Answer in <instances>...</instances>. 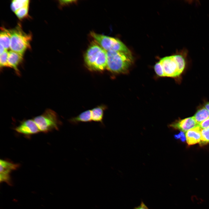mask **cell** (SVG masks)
<instances>
[{"label": "cell", "mask_w": 209, "mask_h": 209, "mask_svg": "<svg viewBox=\"0 0 209 209\" xmlns=\"http://www.w3.org/2000/svg\"><path fill=\"white\" fill-rule=\"evenodd\" d=\"M209 143V127L202 129L201 130V141L199 143L201 145Z\"/></svg>", "instance_id": "e0dca14e"}, {"label": "cell", "mask_w": 209, "mask_h": 209, "mask_svg": "<svg viewBox=\"0 0 209 209\" xmlns=\"http://www.w3.org/2000/svg\"><path fill=\"white\" fill-rule=\"evenodd\" d=\"M0 33V45L7 50L10 48V35L8 30L2 28Z\"/></svg>", "instance_id": "5bb4252c"}, {"label": "cell", "mask_w": 209, "mask_h": 209, "mask_svg": "<svg viewBox=\"0 0 209 209\" xmlns=\"http://www.w3.org/2000/svg\"><path fill=\"white\" fill-rule=\"evenodd\" d=\"M19 164L14 163L3 159L0 160V181L10 184V174L19 167Z\"/></svg>", "instance_id": "ba28073f"}, {"label": "cell", "mask_w": 209, "mask_h": 209, "mask_svg": "<svg viewBox=\"0 0 209 209\" xmlns=\"http://www.w3.org/2000/svg\"><path fill=\"white\" fill-rule=\"evenodd\" d=\"M15 129L17 132L26 135L34 134L40 132L37 125L32 119L23 121Z\"/></svg>", "instance_id": "52a82bcc"}, {"label": "cell", "mask_w": 209, "mask_h": 209, "mask_svg": "<svg viewBox=\"0 0 209 209\" xmlns=\"http://www.w3.org/2000/svg\"><path fill=\"white\" fill-rule=\"evenodd\" d=\"M193 117L197 124L199 125L209 118V111L204 107L199 109Z\"/></svg>", "instance_id": "9a60e30c"}, {"label": "cell", "mask_w": 209, "mask_h": 209, "mask_svg": "<svg viewBox=\"0 0 209 209\" xmlns=\"http://www.w3.org/2000/svg\"><path fill=\"white\" fill-rule=\"evenodd\" d=\"M201 129L198 125L186 132V140L189 145H192L200 143L201 141Z\"/></svg>", "instance_id": "30bf717a"}, {"label": "cell", "mask_w": 209, "mask_h": 209, "mask_svg": "<svg viewBox=\"0 0 209 209\" xmlns=\"http://www.w3.org/2000/svg\"><path fill=\"white\" fill-rule=\"evenodd\" d=\"M6 50L5 48L1 45H0V54L2 53Z\"/></svg>", "instance_id": "603a6c76"}, {"label": "cell", "mask_w": 209, "mask_h": 209, "mask_svg": "<svg viewBox=\"0 0 209 209\" xmlns=\"http://www.w3.org/2000/svg\"><path fill=\"white\" fill-rule=\"evenodd\" d=\"M106 51V68L109 71L115 74H123L127 72L133 62V57L129 50Z\"/></svg>", "instance_id": "7a4b0ae2"}, {"label": "cell", "mask_w": 209, "mask_h": 209, "mask_svg": "<svg viewBox=\"0 0 209 209\" xmlns=\"http://www.w3.org/2000/svg\"><path fill=\"white\" fill-rule=\"evenodd\" d=\"M84 60L86 66L91 71H102L107 68V51L96 41L89 46Z\"/></svg>", "instance_id": "3957f363"}, {"label": "cell", "mask_w": 209, "mask_h": 209, "mask_svg": "<svg viewBox=\"0 0 209 209\" xmlns=\"http://www.w3.org/2000/svg\"><path fill=\"white\" fill-rule=\"evenodd\" d=\"M28 4L19 8L15 12L17 16L19 19H23L28 16Z\"/></svg>", "instance_id": "ac0fdd59"}, {"label": "cell", "mask_w": 209, "mask_h": 209, "mask_svg": "<svg viewBox=\"0 0 209 209\" xmlns=\"http://www.w3.org/2000/svg\"><path fill=\"white\" fill-rule=\"evenodd\" d=\"M204 107L209 111V102L206 103Z\"/></svg>", "instance_id": "cb8c5ba5"}, {"label": "cell", "mask_w": 209, "mask_h": 209, "mask_svg": "<svg viewBox=\"0 0 209 209\" xmlns=\"http://www.w3.org/2000/svg\"><path fill=\"white\" fill-rule=\"evenodd\" d=\"M8 52L6 50L0 54V66L1 68L9 67L8 63Z\"/></svg>", "instance_id": "d6986e66"}, {"label": "cell", "mask_w": 209, "mask_h": 209, "mask_svg": "<svg viewBox=\"0 0 209 209\" xmlns=\"http://www.w3.org/2000/svg\"><path fill=\"white\" fill-rule=\"evenodd\" d=\"M23 55L16 52L10 51L8 52V63L9 67L13 68L16 73L20 75L18 68V65L22 62Z\"/></svg>", "instance_id": "8fae6325"}, {"label": "cell", "mask_w": 209, "mask_h": 209, "mask_svg": "<svg viewBox=\"0 0 209 209\" xmlns=\"http://www.w3.org/2000/svg\"><path fill=\"white\" fill-rule=\"evenodd\" d=\"M29 1L28 0H14L12 1L11 8L15 12L19 8L29 4Z\"/></svg>", "instance_id": "2e32d148"}, {"label": "cell", "mask_w": 209, "mask_h": 209, "mask_svg": "<svg viewBox=\"0 0 209 209\" xmlns=\"http://www.w3.org/2000/svg\"><path fill=\"white\" fill-rule=\"evenodd\" d=\"M105 105L98 106L91 110L92 121L103 123L104 112L105 109Z\"/></svg>", "instance_id": "4fadbf2b"}, {"label": "cell", "mask_w": 209, "mask_h": 209, "mask_svg": "<svg viewBox=\"0 0 209 209\" xmlns=\"http://www.w3.org/2000/svg\"><path fill=\"white\" fill-rule=\"evenodd\" d=\"M33 119L40 132L44 133L58 130L62 123L56 112L51 109L46 110L42 115Z\"/></svg>", "instance_id": "5b68a950"}, {"label": "cell", "mask_w": 209, "mask_h": 209, "mask_svg": "<svg viewBox=\"0 0 209 209\" xmlns=\"http://www.w3.org/2000/svg\"><path fill=\"white\" fill-rule=\"evenodd\" d=\"M199 126L201 129L209 127V118L201 123Z\"/></svg>", "instance_id": "ffe728a7"}, {"label": "cell", "mask_w": 209, "mask_h": 209, "mask_svg": "<svg viewBox=\"0 0 209 209\" xmlns=\"http://www.w3.org/2000/svg\"><path fill=\"white\" fill-rule=\"evenodd\" d=\"M8 31L10 37L11 50L23 55L26 49L30 47L31 35L24 32L19 25Z\"/></svg>", "instance_id": "277c9868"}, {"label": "cell", "mask_w": 209, "mask_h": 209, "mask_svg": "<svg viewBox=\"0 0 209 209\" xmlns=\"http://www.w3.org/2000/svg\"><path fill=\"white\" fill-rule=\"evenodd\" d=\"M75 0H60L59 3L61 5L63 6L69 4L71 3H74Z\"/></svg>", "instance_id": "44dd1931"}, {"label": "cell", "mask_w": 209, "mask_h": 209, "mask_svg": "<svg viewBox=\"0 0 209 209\" xmlns=\"http://www.w3.org/2000/svg\"><path fill=\"white\" fill-rule=\"evenodd\" d=\"M133 209H149L143 201L139 206L135 207Z\"/></svg>", "instance_id": "7402d4cb"}, {"label": "cell", "mask_w": 209, "mask_h": 209, "mask_svg": "<svg viewBox=\"0 0 209 209\" xmlns=\"http://www.w3.org/2000/svg\"><path fill=\"white\" fill-rule=\"evenodd\" d=\"M198 125L193 116L177 121L171 124L170 126L183 132H186Z\"/></svg>", "instance_id": "9c48e42d"}, {"label": "cell", "mask_w": 209, "mask_h": 209, "mask_svg": "<svg viewBox=\"0 0 209 209\" xmlns=\"http://www.w3.org/2000/svg\"><path fill=\"white\" fill-rule=\"evenodd\" d=\"M69 121L73 125H76L80 122H88L92 121L91 110L85 111L77 116L70 119Z\"/></svg>", "instance_id": "7c38bea8"}, {"label": "cell", "mask_w": 209, "mask_h": 209, "mask_svg": "<svg viewBox=\"0 0 209 209\" xmlns=\"http://www.w3.org/2000/svg\"><path fill=\"white\" fill-rule=\"evenodd\" d=\"M91 35L106 51H127L129 50L121 41L118 39L107 36L91 33Z\"/></svg>", "instance_id": "8992f818"}, {"label": "cell", "mask_w": 209, "mask_h": 209, "mask_svg": "<svg viewBox=\"0 0 209 209\" xmlns=\"http://www.w3.org/2000/svg\"><path fill=\"white\" fill-rule=\"evenodd\" d=\"M185 51L181 53L164 57L154 66L156 74L159 76L176 78L183 71L185 66Z\"/></svg>", "instance_id": "6da1fadb"}]
</instances>
